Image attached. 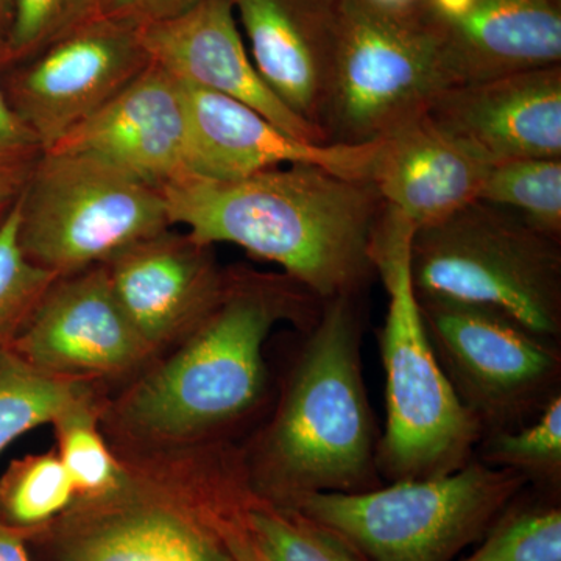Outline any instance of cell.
<instances>
[{
  "instance_id": "34",
  "label": "cell",
  "mask_w": 561,
  "mask_h": 561,
  "mask_svg": "<svg viewBox=\"0 0 561 561\" xmlns=\"http://www.w3.org/2000/svg\"><path fill=\"white\" fill-rule=\"evenodd\" d=\"M13 11L14 0H0V50L9 36Z\"/></svg>"
},
{
  "instance_id": "2",
  "label": "cell",
  "mask_w": 561,
  "mask_h": 561,
  "mask_svg": "<svg viewBox=\"0 0 561 561\" xmlns=\"http://www.w3.org/2000/svg\"><path fill=\"white\" fill-rule=\"evenodd\" d=\"M161 192L172 227L279 265L320 301L357 297L376 275L373 243L386 203L370 181L291 164L238 181L187 176Z\"/></svg>"
},
{
  "instance_id": "17",
  "label": "cell",
  "mask_w": 561,
  "mask_h": 561,
  "mask_svg": "<svg viewBox=\"0 0 561 561\" xmlns=\"http://www.w3.org/2000/svg\"><path fill=\"white\" fill-rule=\"evenodd\" d=\"M51 149L101 158L160 191L187 179L181 81L151 61Z\"/></svg>"
},
{
  "instance_id": "22",
  "label": "cell",
  "mask_w": 561,
  "mask_h": 561,
  "mask_svg": "<svg viewBox=\"0 0 561 561\" xmlns=\"http://www.w3.org/2000/svg\"><path fill=\"white\" fill-rule=\"evenodd\" d=\"M77 502L57 451L27 454L0 476V524L31 541Z\"/></svg>"
},
{
  "instance_id": "20",
  "label": "cell",
  "mask_w": 561,
  "mask_h": 561,
  "mask_svg": "<svg viewBox=\"0 0 561 561\" xmlns=\"http://www.w3.org/2000/svg\"><path fill=\"white\" fill-rule=\"evenodd\" d=\"M490 168L424 113L378 139L370 183L419 230L478 202Z\"/></svg>"
},
{
  "instance_id": "4",
  "label": "cell",
  "mask_w": 561,
  "mask_h": 561,
  "mask_svg": "<svg viewBox=\"0 0 561 561\" xmlns=\"http://www.w3.org/2000/svg\"><path fill=\"white\" fill-rule=\"evenodd\" d=\"M124 481L79 501L27 545L44 561H236L217 513L239 463L230 443L176 453H116Z\"/></svg>"
},
{
  "instance_id": "27",
  "label": "cell",
  "mask_w": 561,
  "mask_h": 561,
  "mask_svg": "<svg viewBox=\"0 0 561 561\" xmlns=\"http://www.w3.org/2000/svg\"><path fill=\"white\" fill-rule=\"evenodd\" d=\"M479 202L512 210L538 231L561 239V158L491 165Z\"/></svg>"
},
{
  "instance_id": "13",
  "label": "cell",
  "mask_w": 561,
  "mask_h": 561,
  "mask_svg": "<svg viewBox=\"0 0 561 561\" xmlns=\"http://www.w3.org/2000/svg\"><path fill=\"white\" fill-rule=\"evenodd\" d=\"M190 176L238 181L291 164H309L370 181L378 140L359 146L305 142L227 95L183 83Z\"/></svg>"
},
{
  "instance_id": "24",
  "label": "cell",
  "mask_w": 561,
  "mask_h": 561,
  "mask_svg": "<svg viewBox=\"0 0 561 561\" xmlns=\"http://www.w3.org/2000/svg\"><path fill=\"white\" fill-rule=\"evenodd\" d=\"M478 457L490 467L518 472L546 494L559 496L561 486V393L530 423L485 435Z\"/></svg>"
},
{
  "instance_id": "16",
  "label": "cell",
  "mask_w": 561,
  "mask_h": 561,
  "mask_svg": "<svg viewBox=\"0 0 561 561\" xmlns=\"http://www.w3.org/2000/svg\"><path fill=\"white\" fill-rule=\"evenodd\" d=\"M150 60L192 87L245 103L280 130L305 142H328L327 133L276 98L251 60L231 0H201L190 11L140 27Z\"/></svg>"
},
{
  "instance_id": "10",
  "label": "cell",
  "mask_w": 561,
  "mask_h": 561,
  "mask_svg": "<svg viewBox=\"0 0 561 561\" xmlns=\"http://www.w3.org/2000/svg\"><path fill=\"white\" fill-rule=\"evenodd\" d=\"M419 305L438 364L483 437L530 423L560 393V343L481 306Z\"/></svg>"
},
{
  "instance_id": "6",
  "label": "cell",
  "mask_w": 561,
  "mask_h": 561,
  "mask_svg": "<svg viewBox=\"0 0 561 561\" xmlns=\"http://www.w3.org/2000/svg\"><path fill=\"white\" fill-rule=\"evenodd\" d=\"M411 275L419 298L481 306L560 343L561 239L512 210L478 201L419 228Z\"/></svg>"
},
{
  "instance_id": "21",
  "label": "cell",
  "mask_w": 561,
  "mask_h": 561,
  "mask_svg": "<svg viewBox=\"0 0 561 561\" xmlns=\"http://www.w3.org/2000/svg\"><path fill=\"white\" fill-rule=\"evenodd\" d=\"M98 386L47 375L14 351L0 348V454L27 432L103 400Z\"/></svg>"
},
{
  "instance_id": "3",
  "label": "cell",
  "mask_w": 561,
  "mask_h": 561,
  "mask_svg": "<svg viewBox=\"0 0 561 561\" xmlns=\"http://www.w3.org/2000/svg\"><path fill=\"white\" fill-rule=\"evenodd\" d=\"M356 298L321 302L278 408L250 448L241 449L251 491L279 507L309 494L382 485Z\"/></svg>"
},
{
  "instance_id": "12",
  "label": "cell",
  "mask_w": 561,
  "mask_h": 561,
  "mask_svg": "<svg viewBox=\"0 0 561 561\" xmlns=\"http://www.w3.org/2000/svg\"><path fill=\"white\" fill-rule=\"evenodd\" d=\"M10 350L47 375L94 383L153 362L102 264L55 280Z\"/></svg>"
},
{
  "instance_id": "1",
  "label": "cell",
  "mask_w": 561,
  "mask_h": 561,
  "mask_svg": "<svg viewBox=\"0 0 561 561\" xmlns=\"http://www.w3.org/2000/svg\"><path fill=\"white\" fill-rule=\"evenodd\" d=\"M321 302L279 273L228 271L219 301L175 345L105 402L114 451L176 453L221 440L267 393L264 346L284 321L311 328Z\"/></svg>"
},
{
  "instance_id": "31",
  "label": "cell",
  "mask_w": 561,
  "mask_h": 561,
  "mask_svg": "<svg viewBox=\"0 0 561 561\" xmlns=\"http://www.w3.org/2000/svg\"><path fill=\"white\" fill-rule=\"evenodd\" d=\"M250 483L243 481L234 486L217 513V526L236 561H273L254 540L243 519V502L249 493Z\"/></svg>"
},
{
  "instance_id": "19",
  "label": "cell",
  "mask_w": 561,
  "mask_h": 561,
  "mask_svg": "<svg viewBox=\"0 0 561 561\" xmlns=\"http://www.w3.org/2000/svg\"><path fill=\"white\" fill-rule=\"evenodd\" d=\"M231 3L251 60L267 87L295 114L321 128L341 0Z\"/></svg>"
},
{
  "instance_id": "29",
  "label": "cell",
  "mask_w": 561,
  "mask_h": 561,
  "mask_svg": "<svg viewBox=\"0 0 561 561\" xmlns=\"http://www.w3.org/2000/svg\"><path fill=\"white\" fill-rule=\"evenodd\" d=\"M99 0H14L13 21L0 50V69L28 60L94 18Z\"/></svg>"
},
{
  "instance_id": "28",
  "label": "cell",
  "mask_w": 561,
  "mask_h": 561,
  "mask_svg": "<svg viewBox=\"0 0 561 561\" xmlns=\"http://www.w3.org/2000/svg\"><path fill=\"white\" fill-rule=\"evenodd\" d=\"M57 279L22 251L16 201L0 227V348H10L16 341Z\"/></svg>"
},
{
  "instance_id": "25",
  "label": "cell",
  "mask_w": 561,
  "mask_h": 561,
  "mask_svg": "<svg viewBox=\"0 0 561 561\" xmlns=\"http://www.w3.org/2000/svg\"><path fill=\"white\" fill-rule=\"evenodd\" d=\"M105 402L80 405L51 424L55 451L72 481L77 502L106 496L124 481V463L103 434Z\"/></svg>"
},
{
  "instance_id": "11",
  "label": "cell",
  "mask_w": 561,
  "mask_h": 561,
  "mask_svg": "<svg viewBox=\"0 0 561 561\" xmlns=\"http://www.w3.org/2000/svg\"><path fill=\"white\" fill-rule=\"evenodd\" d=\"M151 62L139 27L94 16L0 79L44 150L90 119Z\"/></svg>"
},
{
  "instance_id": "30",
  "label": "cell",
  "mask_w": 561,
  "mask_h": 561,
  "mask_svg": "<svg viewBox=\"0 0 561 561\" xmlns=\"http://www.w3.org/2000/svg\"><path fill=\"white\" fill-rule=\"evenodd\" d=\"M43 151L39 139L11 108L0 87V187L22 191Z\"/></svg>"
},
{
  "instance_id": "18",
  "label": "cell",
  "mask_w": 561,
  "mask_h": 561,
  "mask_svg": "<svg viewBox=\"0 0 561 561\" xmlns=\"http://www.w3.org/2000/svg\"><path fill=\"white\" fill-rule=\"evenodd\" d=\"M454 84L561 65V0H416Z\"/></svg>"
},
{
  "instance_id": "5",
  "label": "cell",
  "mask_w": 561,
  "mask_h": 561,
  "mask_svg": "<svg viewBox=\"0 0 561 561\" xmlns=\"http://www.w3.org/2000/svg\"><path fill=\"white\" fill-rule=\"evenodd\" d=\"M415 227L386 206L373 243L389 305L379 332L386 373V430L379 476L389 482L438 478L474 459L483 431L454 391L427 337L411 275Z\"/></svg>"
},
{
  "instance_id": "35",
  "label": "cell",
  "mask_w": 561,
  "mask_h": 561,
  "mask_svg": "<svg viewBox=\"0 0 561 561\" xmlns=\"http://www.w3.org/2000/svg\"><path fill=\"white\" fill-rule=\"evenodd\" d=\"M20 194L21 191L3 190V187H0V227H2L3 221L9 217L13 206L16 205Z\"/></svg>"
},
{
  "instance_id": "9",
  "label": "cell",
  "mask_w": 561,
  "mask_h": 561,
  "mask_svg": "<svg viewBox=\"0 0 561 561\" xmlns=\"http://www.w3.org/2000/svg\"><path fill=\"white\" fill-rule=\"evenodd\" d=\"M18 208L22 251L58 278L172 228L160 190L81 151L44 150Z\"/></svg>"
},
{
  "instance_id": "14",
  "label": "cell",
  "mask_w": 561,
  "mask_h": 561,
  "mask_svg": "<svg viewBox=\"0 0 561 561\" xmlns=\"http://www.w3.org/2000/svg\"><path fill=\"white\" fill-rule=\"evenodd\" d=\"M213 249L168 228L102 264L114 298L153 359L183 341L219 301L228 271Z\"/></svg>"
},
{
  "instance_id": "26",
  "label": "cell",
  "mask_w": 561,
  "mask_h": 561,
  "mask_svg": "<svg viewBox=\"0 0 561 561\" xmlns=\"http://www.w3.org/2000/svg\"><path fill=\"white\" fill-rule=\"evenodd\" d=\"M523 493L476 542L478 548L457 561H561L559 496L526 500Z\"/></svg>"
},
{
  "instance_id": "23",
  "label": "cell",
  "mask_w": 561,
  "mask_h": 561,
  "mask_svg": "<svg viewBox=\"0 0 561 561\" xmlns=\"http://www.w3.org/2000/svg\"><path fill=\"white\" fill-rule=\"evenodd\" d=\"M243 519L273 561H367L337 531L295 508L262 500L251 489Z\"/></svg>"
},
{
  "instance_id": "32",
  "label": "cell",
  "mask_w": 561,
  "mask_h": 561,
  "mask_svg": "<svg viewBox=\"0 0 561 561\" xmlns=\"http://www.w3.org/2000/svg\"><path fill=\"white\" fill-rule=\"evenodd\" d=\"M201 0H99L94 16L127 22L135 27L181 16Z\"/></svg>"
},
{
  "instance_id": "33",
  "label": "cell",
  "mask_w": 561,
  "mask_h": 561,
  "mask_svg": "<svg viewBox=\"0 0 561 561\" xmlns=\"http://www.w3.org/2000/svg\"><path fill=\"white\" fill-rule=\"evenodd\" d=\"M0 561H33L27 541L0 524Z\"/></svg>"
},
{
  "instance_id": "8",
  "label": "cell",
  "mask_w": 561,
  "mask_h": 561,
  "mask_svg": "<svg viewBox=\"0 0 561 561\" xmlns=\"http://www.w3.org/2000/svg\"><path fill=\"white\" fill-rule=\"evenodd\" d=\"M527 485L474 457L438 478L309 494L289 508L337 531L367 561H456Z\"/></svg>"
},
{
  "instance_id": "7",
  "label": "cell",
  "mask_w": 561,
  "mask_h": 561,
  "mask_svg": "<svg viewBox=\"0 0 561 561\" xmlns=\"http://www.w3.org/2000/svg\"><path fill=\"white\" fill-rule=\"evenodd\" d=\"M454 79L416 0H341L321 128L359 146L426 113Z\"/></svg>"
},
{
  "instance_id": "15",
  "label": "cell",
  "mask_w": 561,
  "mask_h": 561,
  "mask_svg": "<svg viewBox=\"0 0 561 561\" xmlns=\"http://www.w3.org/2000/svg\"><path fill=\"white\" fill-rule=\"evenodd\" d=\"M426 114L490 165L561 158V65L451 84Z\"/></svg>"
}]
</instances>
